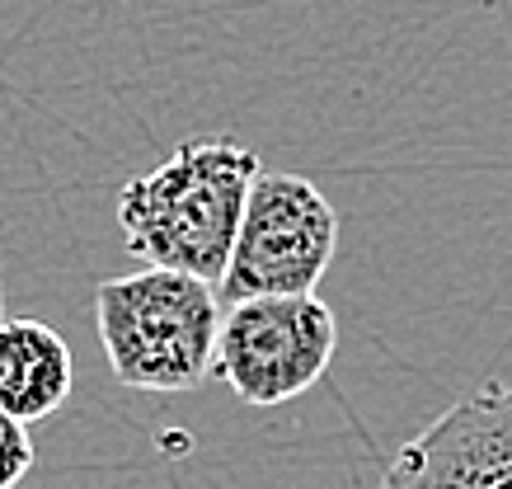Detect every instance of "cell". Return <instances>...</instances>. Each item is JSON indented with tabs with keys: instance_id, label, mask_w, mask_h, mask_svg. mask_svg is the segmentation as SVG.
Here are the masks:
<instances>
[{
	"instance_id": "8",
	"label": "cell",
	"mask_w": 512,
	"mask_h": 489,
	"mask_svg": "<svg viewBox=\"0 0 512 489\" xmlns=\"http://www.w3.org/2000/svg\"><path fill=\"white\" fill-rule=\"evenodd\" d=\"M0 325H5V283H0Z\"/></svg>"
},
{
	"instance_id": "5",
	"label": "cell",
	"mask_w": 512,
	"mask_h": 489,
	"mask_svg": "<svg viewBox=\"0 0 512 489\" xmlns=\"http://www.w3.org/2000/svg\"><path fill=\"white\" fill-rule=\"evenodd\" d=\"M400 457L433 489H512V386L484 381L466 391Z\"/></svg>"
},
{
	"instance_id": "1",
	"label": "cell",
	"mask_w": 512,
	"mask_h": 489,
	"mask_svg": "<svg viewBox=\"0 0 512 489\" xmlns=\"http://www.w3.org/2000/svg\"><path fill=\"white\" fill-rule=\"evenodd\" d=\"M259 174V156L226 137L174 146L156 170L127 179L118 193L123 245L146 269L221 283Z\"/></svg>"
},
{
	"instance_id": "7",
	"label": "cell",
	"mask_w": 512,
	"mask_h": 489,
	"mask_svg": "<svg viewBox=\"0 0 512 489\" xmlns=\"http://www.w3.org/2000/svg\"><path fill=\"white\" fill-rule=\"evenodd\" d=\"M33 471V438L29 424H19L0 410V489H19V480Z\"/></svg>"
},
{
	"instance_id": "2",
	"label": "cell",
	"mask_w": 512,
	"mask_h": 489,
	"mask_svg": "<svg viewBox=\"0 0 512 489\" xmlns=\"http://www.w3.org/2000/svg\"><path fill=\"white\" fill-rule=\"evenodd\" d=\"M217 283L193 273L137 269L94 287V325L127 391L179 395L207 381L221 330Z\"/></svg>"
},
{
	"instance_id": "3",
	"label": "cell",
	"mask_w": 512,
	"mask_h": 489,
	"mask_svg": "<svg viewBox=\"0 0 512 489\" xmlns=\"http://www.w3.org/2000/svg\"><path fill=\"white\" fill-rule=\"evenodd\" d=\"M339 254V212L306 174H259L235 236L221 306L245 297H315Z\"/></svg>"
},
{
	"instance_id": "6",
	"label": "cell",
	"mask_w": 512,
	"mask_h": 489,
	"mask_svg": "<svg viewBox=\"0 0 512 489\" xmlns=\"http://www.w3.org/2000/svg\"><path fill=\"white\" fill-rule=\"evenodd\" d=\"M76 363L71 348L43 320H5L0 325V410L19 424L52 419L71 400Z\"/></svg>"
},
{
	"instance_id": "4",
	"label": "cell",
	"mask_w": 512,
	"mask_h": 489,
	"mask_svg": "<svg viewBox=\"0 0 512 489\" xmlns=\"http://www.w3.org/2000/svg\"><path fill=\"white\" fill-rule=\"evenodd\" d=\"M334 353L339 320L320 297H245L221 311L212 377L254 410H273L311 391Z\"/></svg>"
}]
</instances>
